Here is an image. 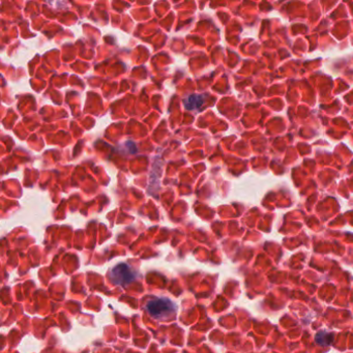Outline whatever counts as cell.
<instances>
[{
  "label": "cell",
  "instance_id": "6da1fadb",
  "mask_svg": "<svg viewBox=\"0 0 353 353\" xmlns=\"http://www.w3.org/2000/svg\"><path fill=\"white\" fill-rule=\"evenodd\" d=\"M146 310L151 317L161 319L170 316V314L174 312V304L169 299L159 298L149 301L146 306Z\"/></svg>",
  "mask_w": 353,
  "mask_h": 353
},
{
  "label": "cell",
  "instance_id": "7a4b0ae2",
  "mask_svg": "<svg viewBox=\"0 0 353 353\" xmlns=\"http://www.w3.org/2000/svg\"><path fill=\"white\" fill-rule=\"evenodd\" d=\"M111 278L117 285H127L136 278V274L128 264L121 263L112 269Z\"/></svg>",
  "mask_w": 353,
  "mask_h": 353
},
{
  "label": "cell",
  "instance_id": "3957f363",
  "mask_svg": "<svg viewBox=\"0 0 353 353\" xmlns=\"http://www.w3.org/2000/svg\"><path fill=\"white\" fill-rule=\"evenodd\" d=\"M183 104L186 110L199 109L203 104V97L198 94H192L183 100Z\"/></svg>",
  "mask_w": 353,
  "mask_h": 353
},
{
  "label": "cell",
  "instance_id": "277c9868",
  "mask_svg": "<svg viewBox=\"0 0 353 353\" xmlns=\"http://www.w3.org/2000/svg\"><path fill=\"white\" fill-rule=\"evenodd\" d=\"M315 341L321 346H330L334 341V335L325 331H321L317 333L316 337H315Z\"/></svg>",
  "mask_w": 353,
  "mask_h": 353
}]
</instances>
